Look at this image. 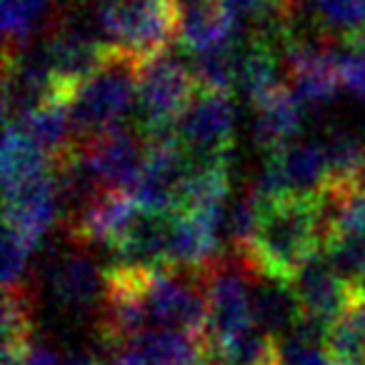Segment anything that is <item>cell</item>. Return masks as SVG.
<instances>
[{"mask_svg": "<svg viewBox=\"0 0 365 365\" xmlns=\"http://www.w3.org/2000/svg\"><path fill=\"white\" fill-rule=\"evenodd\" d=\"M325 240V208L320 195H283L260 203V218L248 250L238 255L253 273L293 280L320 253Z\"/></svg>", "mask_w": 365, "mask_h": 365, "instance_id": "cell-1", "label": "cell"}, {"mask_svg": "<svg viewBox=\"0 0 365 365\" xmlns=\"http://www.w3.org/2000/svg\"><path fill=\"white\" fill-rule=\"evenodd\" d=\"M143 58L110 46L96 73L76 88L68 101L73 130L78 138L118 125L138 101V76Z\"/></svg>", "mask_w": 365, "mask_h": 365, "instance_id": "cell-2", "label": "cell"}, {"mask_svg": "<svg viewBox=\"0 0 365 365\" xmlns=\"http://www.w3.org/2000/svg\"><path fill=\"white\" fill-rule=\"evenodd\" d=\"M200 86L190 63L180 61L175 53L163 51L145 58L138 76V108L143 118V138L175 135L178 120L188 110Z\"/></svg>", "mask_w": 365, "mask_h": 365, "instance_id": "cell-3", "label": "cell"}, {"mask_svg": "<svg viewBox=\"0 0 365 365\" xmlns=\"http://www.w3.org/2000/svg\"><path fill=\"white\" fill-rule=\"evenodd\" d=\"M98 23L110 46L145 61L180 36V0H101Z\"/></svg>", "mask_w": 365, "mask_h": 365, "instance_id": "cell-4", "label": "cell"}, {"mask_svg": "<svg viewBox=\"0 0 365 365\" xmlns=\"http://www.w3.org/2000/svg\"><path fill=\"white\" fill-rule=\"evenodd\" d=\"M253 270L235 260H213L203 270L208 295V328L205 338H233L255 328L253 318Z\"/></svg>", "mask_w": 365, "mask_h": 365, "instance_id": "cell-5", "label": "cell"}, {"mask_svg": "<svg viewBox=\"0 0 365 365\" xmlns=\"http://www.w3.org/2000/svg\"><path fill=\"white\" fill-rule=\"evenodd\" d=\"M175 135L190 160H228L235 138V106L230 93L200 88L178 120Z\"/></svg>", "mask_w": 365, "mask_h": 365, "instance_id": "cell-6", "label": "cell"}, {"mask_svg": "<svg viewBox=\"0 0 365 365\" xmlns=\"http://www.w3.org/2000/svg\"><path fill=\"white\" fill-rule=\"evenodd\" d=\"M41 46L46 51L48 63H51L63 93L71 101L76 88L106 61L110 43H103L86 23L58 18L51 31L46 33V41Z\"/></svg>", "mask_w": 365, "mask_h": 365, "instance_id": "cell-7", "label": "cell"}, {"mask_svg": "<svg viewBox=\"0 0 365 365\" xmlns=\"http://www.w3.org/2000/svg\"><path fill=\"white\" fill-rule=\"evenodd\" d=\"M188 165V153L182 150L178 135L145 140V163H143L135 188H133L140 210L173 213L178 208Z\"/></svg>", "mask_w": 365, "mask_h": 365, "instance_id": "cell-8", "label": "cell"}, {"mask_svg": "<svg viewBox=\"0 0 365 365\" xmlns=\"http://www.w3.org/2000/svg\"><path fill=\"white\" fill-rule=\"evenodd\" d=\"M81 148L106 188L133 193L145 163V145L135 133L118 123L81 138Z\"/></svg>", "mask_w": 365, "mask_h": 365, "instance_id": "cell-9", "label": "cell"}, {"mask_svg": "<svg viewBox=\"0 0 365 365\" xmlns=\"http://www.w3.org/2000/svg\"><path fill=\"white\" fill-rule=\"evenodd\" d=\"M285 63L293 91L303 98L305 106H323L335 98L340 78L335 66V48L330 43L293 36L285 46Z\"/></svg>", "mask_w": 365, "mask_h": 365, "instance_id": "cell-10", "label": "cell"}, {"mask_svg": "<svg viewBox=\"0 0 365 365\" xmlns=\"http://www.w3.org/2000/svg\"><path fill=\"white\" fill-rule=\"evenodd\" d=\"M303 305V318L328 328L353 300V280L343 278L325 253H315L290 280Z\"/></svg>", "mask_w": 365, "mask_h": 365, "instance_id": "cell-11", "label": "cell"}, {"mask_svg": "<svg viewBox=\"0 0 365 365\" xmlns=\"http://www.w3.org/2000/svg\"><path fill=\"white\" fill-rule=\"evenodd\" d=\"M6 228L21 233L33 245L43 240V235L53 228L61 215L58 188L53 170L31 178L23 185L6 190Z\"/></svg>", "mask_w": 365, "mask_h": 365, "instance_id": "cell-12", "label": "cell"}, {"mask_svg": "<svg viewBox=\"0 0 365 365\" xmlns=\"http://www.w3.org/2000/svg\"><path fill=\"white\" fill-rule=\"evenodd\" d=\"M140 213L135 195L128 190L108 188L86 213L71 225H66L68 235L78 245H106L115 248Z\"/></svg>", "mask_w": 365, "mask_h": 365, "instance_id": "cell-13", "label": "cell"}, {"mask_svg": "<svg viewBox=\"0 0 365 365\" xmlns=\"http://www.w3.org/2000/svg\"><path fill=\"white\" fill-rule=\"evenodd\" d=\"M48 285L56 300L73 313L98 310L106 293V273L81 250L63 253L48 265Z\"/></svg>", "mask_w": 365, "mask_h": 365, "instance_id": "cell-14", "label": "cell"}, {"mask_svg": "<svg viewBox=\"0 0 365 365\" xmlns=\"http://www.w3.org/2000/svg\"><path fill=\"white\" fill-rule=\"evenodd\" d=\"M238 23L220 0H180V48L200 53L235 41Z\"/></svg>", "mask_w": 365, "mask_h": 365, "instance_id": "cell-15", "label": "cell"}, {"mask_svg": "<svg viewBox=\"0 0 365 365\" xmlns=\"http://www.w3.org/2000/svg\"><path fill=\"white\" fill-rule=\"evenodd\" d=\"M253 318L273 338H288L303 320V305L290 280L253 275Z\"/></svg>", "mask_w": 365, "mask_h": 365, "instance_id": "cell-16", "label": "cell"}, {"mask_svg": "<svg viewBox=\"0 0 365 365\" xmlns=\"http://www.w3.org/2000/svg\"><path fill=\"white\" fill-rule=\"evenodd\" d=\"M255 106V140L265 150L285 145L290 140H298L305 120V103L293 88L280 86Z\"/></svg>", "mask_w": 365, "mask_h": 365, "instance_id": "cell-17", "label": "cell"}, {"mask_svg": "<svg viewBox=\"0 0 365 365\" xmlns=\"http://www.w3.org/2000/svg\"><path fill=\"white\" fill-rule=\"evenodd\" d=\"M200 365H283L280 340L258 325L233 338H203Z\"/></svg>", "mask_w": 365, "mask_h": 365, "instance_id": "cell-18", "label": "cell"}, {"mask_svg": "<svg viewBox=\"0 0 365 365\" xmlns=\"http://www.w3.org/2000/svg\"><path fill=\"white\" fill-rule=\"evenodd\" d=\"M11 125H18L23 130V135L43 150L51 163H56L58 158H63L73 145L78 143V135L73 130L71 120V108L63 101H51L43 106L28 110L23 118L13 120Z\"/></svg>", "mask_w": 365, "mask_h": 365, "instance_id": "cell-19", "label": "cell"}, {"mask_svg": "<svg viewBox=\"0 0 365 365\" xmlns=\"http://www.w3.org/2000/svg\"><path fill=\"white\" fill-rule=\"evenodd\" d=\"M56 0H3V38L6 53L33 46L38 33H48L58 21Z\"/></svg>", "mask_w": 365, "mask_h": 365, "instance_id": "cell-20", "label": "cell"}, {"mask_svg": "<svg viewBox=\"0 0 365 365\" xmlns=\"http://www.w3.org/2000/svg\"><path fill=\"white\" fill-rule=\"evenodd\" d=\"M240 88L253 103L263 101L265 96L280 88V63L278 48L270 41L258 36H248V41L240 46Z\"/></svg>", "mask_w": 365, "mask_h": 365, "instance_id": "cell-21", "label": "cell"}, {"mask_svg": "<svg viewBox=\"0 0 365 365\" xmlns=\"http://www.w3.org/2000/svg\"><path fill=\"white\" fill-rule=\"evenodd\" d=\"M323 345L338 365H365V300L358 293L328 325Z\"/></svg>", "mask_w": 365, "mask_h": 365, "instance_id": "cell-22", "label": "cell"}, {"mask_svg": "<svg viewBox=\"0 0 365 365\" xmlns=\"http://www.w3.org/2000/svg\"><path fill=\"white\" fill-rule=\"evenodd\" d=\"M53 170L51 158L38 150L18 125L6 123V138H3V193L23 185L41 173Z\"/></svg>", "mask_w": 365, "mask_h": 365, "instance_id": "cell-23", "label": "cell"}, {"mask_svg": "<svg viewBox=\"0 0 365 365\" xmlns=\"http://www.w3.org/2000/svg\"><path fill=\"white\" fill-rule=\"evenodd\" d=\"M195 81L203 91L230 93L240 76V46L235 41L200 53H188Z\"/></svg>", "mask_w": 365, "mask_h": 365, "instance_id": "cell-24", "label": "cell"}, {"mask_svg": "<svg viewBox=\"0 0 365 365\" xmlns=\"http://www.w3.org/2000/svg\"><path fill=\"white\" fill-rule=\"evenodd\" d=\"M323 145L330 168L328 185L365 180V143L355 133L333 130Z\"/></svg>", "mask_w": 365, "mask_h": 365, "instance_id": "cell-25", "label": "cell"}, {"mask_svg": "<svg viewBox=\"0 0 365 365\" xmlns=\"http://www.w3.org/2000/svg\"><path fill=\"white\" fill-rule=\"evenodd\" d=\"M315 21L330 36H350L365 23V0H310Z\"/></svg>", "mask_w": 365, "mask_h": 365, "instance_id": "cell-26", "label": "cell"}, {"mask_svg": "<svg viewBox=\"0 0 365 365\" xmlns=\"http://www.w3.org/2000/svg\"><path fill=\"white\" fill-rule=\"evenodd\" d=\"M38 245H33L21 233L6 228V235H3V283H6V290L26 288L28 260Z\"/></svg>", "mask_w": 365, "mask_h": 365, "instance_id": "cell-27", "label": "cell"}, {"mask_svg": "<svg viewBox=\"0 0 365 365\" xmlns=\"http://www.w3.org/2000/svg\"><path fill=\"white\" fill-rule=\"evenodd\" d=\"M335 66H338L340 88L365 101V56L353 48H335Z\"/></svg>", "mask_w": 365, "mask_h": 365, "instance_id": "cell-28", "label": "cell"}, {"mask_svg": "<svg viewBox=\"0 0 365 365\" xmlns=\"http://www.w3.org/2000/svg\"><path fill=\"white\" fill-rule=\"evenodd\" d=\"M280 348H283V365H338L328 350L320 348V343L305 340L300 335L285 338Z\"/></svg>", "mask_w": 365, "mask_h": 365, "instance_id": "cell-29", "label": "cell"}, {"mask_svg": "<svg viewBox=\"0 0 365 365\" xmlns=\"http://www.w3.org/2000/svg\"><path fill=\"white\" fill-rule=\"evenodd\" d=\"M3 365H63V358L51 345L41 343L33 335L18 348L3 350Z\"/></svg>", "mask_w": 365, "mask_h": 365, "instance_id": "cell-30", "label": "cell"}, {"mask_svg": "<svg viewBox=\"0 0 365 365\" xmlns=\"http://www.w3.org/2000/svg\"><path fill=\"white\" fill-rule=\"evenodd\" d=\"M343 46L353 48V51H358V53H363V56H365V23L360 28H355L350 36L343 38Z\"/></svg>", "mask_w": 365, "mask_h": 365, "instance_id": "cell-31", "label": "cell"}, {"mask_svg": "<svg viewBox=\"0 0 365 365\" xmlns=\"http://www.w3.org/2000/svg\"><path fill=\"white\" fill-rule=\"evenodd\" d=\"M63 365H101V360L91 353H71L63 358Z\"/></svg>", "mask_w": 365, "mask_h": 365, "instance_id": "cell-32", "label": "cell"}, {"mask_svg": "<svg viewBox=\"0 0 365 365\" xmlns=\"http://www.w3.org/2000/svg\"><path fill=\"white\" fill-rule=\"evenodd\" d=\"M353 288H355V293H358L360 298L365 300V270H363V273L358 275V278L353 280Z\"/></svg>", "mask_w": 365, "mask_h": 365, "instance_id": "cell-33", "label": "cell"}]
</instances>
